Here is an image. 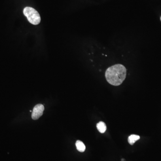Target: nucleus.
Returning a JSON list of instances; mask_svg holds the SVG:
<instances>
[{
  "mask_svg": "<svg viewBox=\"0 0 161 161\" xmlns=\"http://www.w3.org/2000/svg\"><path fill=\"white\" fill-rule=\"evenodd\" d=\"M44 110V106L42 104H38L35 106L32 112L31 117L32 119L36 120L40 118L43 115Z\"/></svg>",
  "mask_w": 161,
  "mask_h": 161,
  "instance_id": "3",
  "label": "nucleus"
},
{
  "mask_svg": "<svg viewBox=\"0 0 161 161\" xmlns=\"http://www.w3.org/2000/svg\"><path fill=\"white\" fill-rule=\"evenodd\" d=\"M160 19H161V18H160Z\"/></svg>",
  "mask_w": 161,
  "mask_h": 161,
  "instance_id": "8",
  "label": "nucleus"
},
{
  "mask_svg": "<svg viewBox=\"0 0 161 161\" xmlns=\"http://www.w3.org/2000/svg\"><path fill=\"white\" fill-rule=\"evenodd\" d=\"M140 139V137L138 135H130L128 138V142L131 145H133L136 141L139 140Z\"/></svg>",
  "mask_w": 161,
  "mask_h": 161,
  "instance_id": "6",
  "label": "nucleus"
},
{
  "mask_svg": "<svg viewBox=\"0 0 161 161\" xmlns=\"http://www.w3.org/2000/svg\"><path fill=\"white\" fill-rule=\"evenodd\" d=\"M77 149L80 152H83L86 149V146L84 143L80 141H77L76 142Z\"/></svg>",
  "mask_w": 161,
  "mask_h": 161,
  "instance_id": "5",
  "label": "nucleus"
},
{
  "mask_svg": "<svg viewBox=\"0 0 161 161\" xmlns=\"http://www.w3.org/2000/svg\"><path fill=\"white\" fill-rule=\"evenodd\" d=\"M126 77V68L121 64H116L109 67L105 73V77L107 82L114 86L120 85Z\"/></svg>",
  "mask_w": 161,
  "mask_h": 161,
  "instance_id": "1",
  "label": "nucleus"
},
{
  "mask_svg": "<svg viewBox=\"0 0 161 161\" xmlns=\"http://www.w3.org/2000/svg\"><path fill=\"white\" fill-rule=\"evenodd\" d=\"M23 14L29 22L33 25H38L41 21V18L39 14L34 8L26 7L23 10Z\"/></svg>",
  "mask_w": 161,
  "mask_h": 161,
  "instance_id": "2",
  "label": "nucleus"
},
{
  "mask_svg": "<svg viewBox=\"0 0 161 161\" xmlns=\"http://www.w3.org/2000/svg\"><path fill=\"white\" fill-rule=\"evenodd\" d=\"M97 129L99 132L101 133H103L107 130V126L106 124L103 121H100L96 125Z\"/></svg>",
  "mask_w": 161,
  "mask_h": 161,
  "instance_id": "4",
  "label": "nucleus"
},
{
  "mask_svg": "<svg viewBox=\"0 0 161 161\" xmlns=\"http://www.w3.org/2000/svg\"><path fill=\"white\" fill-rule=\"evenodd\" d=\"M121 161H125V160H124V159H121Z\"/></svg>",
  "mask_w": 161,
  "mask_h": 161,
  "instance_id": "7",
  "label": "nucleus"
}]
</instances>
